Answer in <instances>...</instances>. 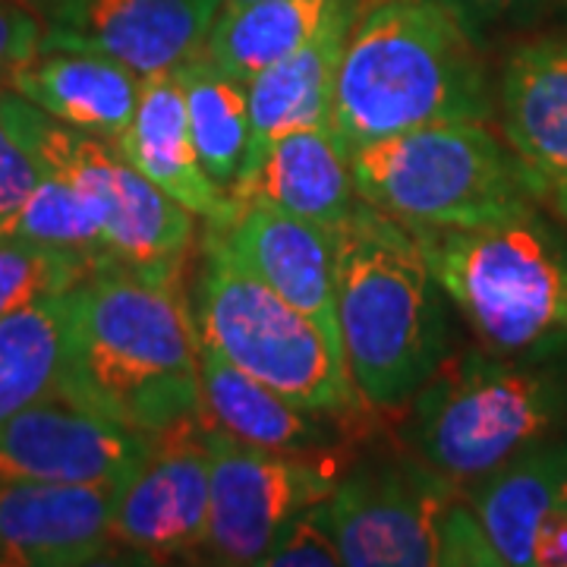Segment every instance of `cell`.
<instances>
[{
	"mask_svg": "<svg viewBox=\"0 0 567 567\" xmlns=\"http://www.w3.org/2000/svg\"><path fill=\"white\" fill-rule=\"evenodd\" d=\"M58 394L145 435L199 413V328L181 278L107 265L70 287Z\"/></svg>",
	"mask_w": 567,
	"mask_h": 567,
	"instance_id": "1",
	"label": "cell"
},
{
	"mask_svg": "<svg viewBox=\"0 0 567 567\" xmlns=\"http://www.w3.org/2000/svg\"><path fill=\"white\" fill-rule=\"evenodd\" d=\"M488 121L480 41L442 0H363L328 123L347 152L416 126Z\"/></svg>",
	"mask_w": 567,
	"mask_h": 567,
	"instance_id": "2",
	"label": "cell"
},
{
	"mask_svg": "<svg viewBox=\"0 0 567 567\" xmlns=\"http://www.w3.org/2000/svg\"><path fill=\"white\" fill-rule=\"evenodd\" d=\"M451 309L416 237L360 199L338 230V334L360 404H406L451 360Z\"/></svg>",
	"mask_w": 567,
	"mask_h": 567,
	"instance_id": "3",
	"label": "cell"
},
{
	"mask_svg": "<svg viewBox=\"0 0 567 567\" xmlns=\"http://www.w3.org/2000/svg\"><path fill=\"white\" fill-rule=\"evenodd\" d=\"M401 435L413 457L470 488L567 425L565 357L447 360L410 401Z\"/></svg>",
	"mask_w": 567,
	"mask_h": 567,
	"instance_id": "4",
	"label": "cell"
},
{
	"mask_svg": "<svg viewBox=\"0 0 567 567\" xmlns=\"http://www.w3.org/2000/svg\"><path fill=\"white\" fill-rule=\"evenodd\" d=\"M406 230L483 350L498 357H565V230L539 212L464 230Z\"/></svg>",
	"mask_w": 567,
	"mask_h": 567,
	"instance_id": "5",
	"label": "cell"
},
{
	"mask_svg": "<svg viewBox=\"0 0 567 567\" xmlns=\"http://www.w3.org/2000/svg\"><path fill=\"white\" fill-rule=\"evenodd\" d=\"M357 196L404 227L464 230L539 212L505 136L488 123H432L350 152Z\"/></svg>",
	"mask_w": 567,
	"mask_h": 567,
	"instance_id": "6",
	"label": "cell"
},
{
	"mask_svg": "<svg viewBox=\"0 0 567 567\" xmlns=\"http://www.w3.org/2000/svg\"><path fill=\"white\" fill-rule=\"evenodd\" d=\"M193 316L208 350L303 410L347 420L363 406L341 344L249 271L215 227L205 230Z\"/></svg>",
	"mask_w": 567,
	"mask_h": 567,
	"instance_id": "7",
	"label": "cell"
},
{
	"mask_svg": "<svg viewBox=\"0 0 567 567\" xmlns=\"http://www.w3.org/2000/svg\"><path fill=\"white\" fill-rule=\"evenodd\" d=\"M347 567H498L464 492L420 457L365 461L328 495Z\"/></svg>",
	"mask_w": 567,
	"mask_h": 567,
	"instance_id": "8",
	"label": "cell"
},
{
	"mask_svg": "<svg viewBox=\"0 0 567 567\" xmlns=\"http://www.w3.org/2000/svg\"><path fill=\"white\" fill-rule=\"evenodd\" d=\"M0 111L32 152L39 171L70 181L92 203L107 265L133 268L152 278H181L196 244V215L142 177L117 145L73 130L25 102L20 92L0 89Z\"/></svg>",
	"mask_w": 567,
	"mask_h": 567,
	"instance_id": "9",
	"label": "cell"
},
{
	"mask_svg": "<svg viewBox=\"0 0 567 567\" xmlns=\"http://www.w3.org/2000/svg\"><path fill=\"white\" fill-rule=\"evenodd\" d=\"M338 486L334 470L306 454L249 445L208 423V533L218 565H262L268 548L303 507Z\"/></svg>",
	"mask_w": 567,
	"mask_h": 567,
	"instance_id": "10",
	"label": "cell"
},
{
	"mask_svg": "<svg viewBox=\"0 0 567 567\" xmlns=\"http://www.w3.org/2000/svg\"><path fill=\"white\" fill-rule=\"evenodd\" d=\"M208 533V420L193 413L152 435L133 473L114 492L111 539L145 558L205 546Z\"/></svg>",
	"mask_w": 567,
	"mask_h": 567,
	"instance_id": "11",
	"label": "cell"
},
{
	"mask_svg": "<svg viewBox=\"0 0 567 567\" xmlns=\"http://www.w3.org/2000/svg\"><path fill=\"white\" fill-rule=\"evenodd\" d=\"M148 445L152 435L51 394L0 423V483L121 486Z\"/></svg>",
	"mask_w": 567,
	"mask_h": 567,
	"instance_id": "12",
	"label": "cell"
},
{
	"mask_svg": "<svg viewBox=\"0 0 567 567\" xmlns=\"http://www.w3.org/2000/svg\"><path fill=\"white\" fill-rule=\"evenodd\" d=\"M224 0H58L41 51L73 48L123 63L140 80L199 58Z\"/></svg>",
	"mask_w": 567,
	"mask_h": 567,
	"instance_id": "13",
	"label": "cell"
},
{
	"mask_svg": "<svg viewBox=\"0 0 567 567\" xmlns=\"http://www.w3.org/2000/svg\"><path fill=\"white\" fill-rule=\"evenodd\" d=\"M498 114L539 203L567 221V39H533L507 58Z\"/></svg>",
	"mask_w": 567,
	"mask_h": 567,
	"instance_id": "14",
	"label": "cell"
},
{
	"mask_svg": "<svg viewBox=\"0 0 567 567\" xmlns=\"http://www.w3.org/2000/svg\"><path fill=\"white\" fill-rule=\"evenodd\" d=\"M230 252L275 293L297 306L341 344L338 334V230L265 205H244L208 224Z\"/></svg>",
	"mask_w": 567,
	"mask_h": 567,
	"instance_id": "15",
	"label": "cell"
},
{
	"mask_svg": "<svg viewBox=\"0 0 567 567\" xmlns=\"http://www.w3.org/2000/svg\"><path fill=\"white\" fill-rule=\"evenodd\" d=\"M117 486L0 483V567L95 565L114 548Z\"/></svg>",
	"mask_w": 567,
	"mask_h": 567,
	"instance_id": "16",
	"label": "cell"
},
{
	"mask_svg": "<svg viewBox=\"0 0 567 567\" xmlns=\"http://www.w3.org/2000/svg\"><path fill=\"white\" fill-rule=\"evenodd\" d=\"M360 203L350 152L331 126L284 133L252 152L230 196V215L244 205H265L306 221L341 230Z\"/></svg>",
	"mask_w": 567,
	"mask_h": 567,
	"instance_id": "17",
	"label": "cell"
},
{
	"mask_svg": "<svg viewBox=\"0 0 567 567\" xmlns=\"http://www.w3.org/2000/svg\"><path fill=\"white\" fill-rule=\"evenodd\" d=\"M117 148L142 177H148L199 221L224 224L230 218V199L208 181L196 155L177 70L142 80L136 114Z\"/></svg>",
	"mask_w": 567,
	"mask_h": 567,
	"instance_id": "18",
	"label": "cell"
},
{
	"mask_svg": "<svg viewBox=\"0 0 567 567\" xmlns=\"http://www.w3.org/2000/svg\"><path fill=\"white\" fill-rule=\"evenodd\" d=\"M7 89L20 92L48 117L117 145L136 114L142 80L104 54L48 48L25 63Z\"/></svg>",
	"mask_w": 567,
	"mask_h": 567,
	"instance_id": "19",
	"label": "cell"
},
{
	"mask_svg": "<svg viewBox=\"0 0 567 567\" xmlns=\"http://www.w3.org/2000/svg\"><path fill=\"white\" fill-rule=\"evenodd\" d=\"M565 480L567 435H555L464 488L466 505L476 514L502 565H533L539 529Z\"/></svg>",
	"mask_w": 567,
	"mask_h": 567,
	"instance_id": "20",
	"label": "cell"
},
{
	"mask_svg": "<svg viewBox=\"0 0 567 567\" xmlns=\"http://www.w3.org/2000/svg\"><path fill=\"white\" fill-rule=\"evenodd\" d=\"M363 3L344 10L324 25L300 51L271 63L259 76L246 82L249 89V114H252V152L278 140L284 133L312 130L331 123V102L338 70L344 61L347 41ZM249 152V158H252Z\"/></svg>",
	"mask_w": 567,
	"mask_h": 567,
	"instance_id": "21",
	"label": "cell"
},
{
	"mask_svg": "<svg viewBox=\"0 0 567 567\" xmlns=\"http://www.w3.org/2000/svg\"><path fill=\"white\" fill-rule=\"evenodd\" d=\"M199 379H203V413L212 425L230 432L249 445L287 451V454H319L331 445L338 423L293 404L287 394L246 375L199 341Z\"/></svg>",
	"mask_w": 567,
	"mask_h": 567,
	"instance_id": "22",
	"label": "cell"
},
{
	"mask_svg": "<svg viewBox=\"0 0 567 567\" xmlns=\"http://www.w3.org/2000/svg\"><path fill=\"white\" fill-rule=\"evenodd\" d=\"M363 0H249L224 3L218 20L205 39V58L249 82L300 51L334 17L360 7Z\"/></svg>",
	"mask_w": 567,
	"mask_h": 567,
	"instance_id": "23",
	"label": "cell"
},
{
	"mask_svg": "<svg viewBox=\"0 0 567 567\" xmlns=\"http://www.w3.org/2000/svg\"><path fill=\"white\" fill-rule=\"evenodd\" d=\"M186 99V121L208 181L230 199L252 152L249 89L212 58H193L177 70Z\"/></svg>",
	"mask_w": 567,
	"mask_h": 567,
	"instance_id": "24",
	"label": "cell"
},
{
	"mask_svg": "<svg viewBox=\"0 0 567 567\" xmlns=\"http://www.w3.org/2000/svg\"><path fill=\"white\" fill-rule=\"evenodd\" d=\"M70 331V290L48 293L0 319V423L58 394Z\"/></svg>",
	"mask_w": 567,
	"mask_h": 567,
	"instance_id": "25",
	"label": "cell"
},
{
	"mask_svg": "<svg viewBox=\"0 0 567 567\" xmlns=\"http://www.w3.org/2000/svg\"><path fill=\"white\" fill-rule=\"evenodd\" d=\"M0 237H20L29 244L63 249L95 268H107L102 224H99L95 208L73 183L51 171H41L29 199L0 227Z\"/></svg>",
	"mask_w": 567,
	"mask_h": 567,
	"instance_id": "26",
	"label": "cell"
},
{
	"mask_svg": "<svg viewBox=\"0 0 567 567\" xmlns=\"http://www.w3.org/2000/svg\"><path fill=\"white\" fill-rule=\"evenodd\" d=\"M92 271L95 265L73 252L29 244L20 237H0V319L39 297L76 287Z\"/></svg>",
	"mask_w": 567,
	"mask_h": 567,
	"instance_id": "27",
	"label": "cell"
},
{
	"mask_svg": "<svg viewBox=\"0 0 567 567\" xmlns=\"http://www.w3.org/2000/svg\"><path fill=\"white\" fill-rule=\"evenodd\" d=\"M341 551L331 527L328 498L303 507L287 527L278 533L259 567H338Z\"/></svg>",
	"mask_w": 567,
	"mask_h": 567,
	"instance_id": "28",
	"label": "cell"
},
{
	"mask_svg": "<svg viewBox=\"0 0 567 567\" xmlns=\"http://www.w3.org/2000/svg\"><path fill=\"white\" fill-rule=\"evenodd\" d=\"M48 22L29 0H0V89L41 51Z\"/></svg>",
	"mask_w": 567,
	"mask_h": 567,
	"instance_id": "29",
	"label": "cell"
},
{
	"mask_svg": "<svg viewBox=\"0 0 567 567\" xmlns=\"http://www.w3.org/2000/svg\"><path fill=\"white\" fill-rule=\"evenodd\" d=\"M39 177L41 171L32 152L22 145V140L13 133V126L0 111V227L20 212V205L29 199Z\"/></svg>",
	"mask_w": 567,
	"mask_h": 567,
	"instance_id": "30",
	"label": "cell"
},
{
	"mask_svg": "<svg viewBox=\"0 0 567 567\" xmlns=\"http://www.w3.org/2000/svg\"><path fill=\"white\" fill-rule=\"evenodd\" d=\"M447 10L464 22L466 32L480 41L486 32L527 22L543 0H442Z\"/></svg>",
	"mask_w": 567,
	"mask_h": 567,
	"instance_id": "31",
	"label": "cell"
},
{
	"mask_svg": "<svg viewBox=\"0 0 567 567\" xmlns=\"http://www.w3.org/2000/svg\"><path fill=\"white\" fill-rule=\"evenodd\" d=\"M533 565L567 567V480L565 486H561V492H558L551 511H548L546 524L539 529Z\"/></svg>",
	"mask_w": 567,
	"mask_h": 567,
	"instance_id": "32",
	"label": "cell"
},
{
	"mask_svg": "<svg viewBox=\"0 0 567 567\" xmlns=\"http://www.w3.org/2000/svg\"><path fill=\"white\" fill-rule=\"evenodd\" d=\"M29 3H35V7H44V10H48V7H51V3H58V0H29Z\"/></svg>",
	"mask_w": 567,
	"mask_h": 567,
	"instance_id": "33",
	"label": "cell"
},
{
	"mask_svg": "<svg viewBox=\"0 0 567 567\" xmlns=\"http://www.w3.org/2000/svg\"><path fill=\"white\" fill-rule=\"evenodd\" d=\"M224 3L230 7V3H249V0H224Z\"/></svg>",
	"mask_w": 567,
	"mask_h": 567,
	"instance_id": "34",
	"label": "cell"
}]
</instances>
